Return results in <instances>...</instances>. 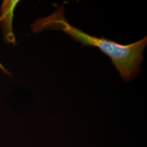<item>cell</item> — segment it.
<instances>
[{
  "label": "cell",
  "mask_w": 147,
  "mask_h": 147,
  "mask_svg": "<svg viewBox=\"0 0 147 147\" xmlns=\"http://www.w3.org/2000/svg\"><path fill=\"white\" fill-rule=\"evenodd\" d=\"M19 1H4L1 8L0 22L2 28L3 38L6 42L15 44L16 38L14 35L12 22L14 9Z\"/></svg>",
  "instance_id": "2"
},
{
  "label": "cell",
  "mask_w": 147,
  "mask_h": 147,
  "mask_svg": "<svg viewBox=\"0 0 147 147\" xmlns=\"http://www.w3.org/2000/svg\"><path fill=\"white\" fill-rule=\"evenodd\" d=\"M0 69L5 73L9 74V73L8 72V71L5 69V68H4V67L1 64V63H0Z\"/></svg>",
  "instance_id": "3"
},
{
  "label": "cell",
  "mask_w": 147,
  "mask_h": 147,
  "mask_svg": "<svg viewBox=\"0 0 147 147\" xmlns=\"http://www.w3.org/2000/svg\"><path fill=\"white\" fill-rule=\"evenodd\" d=\"M32 31L38 33L46 30H61L82 45L98 47L111 59L124 81L134 79L141 70L143 53L147 44V36L128 45H123L106 39L90 36L74 27L65 17L64 9L59 7L50 16L40 18L31 25Z\"/></svg>",
  "instance_id": "1"
}]
</instances>
